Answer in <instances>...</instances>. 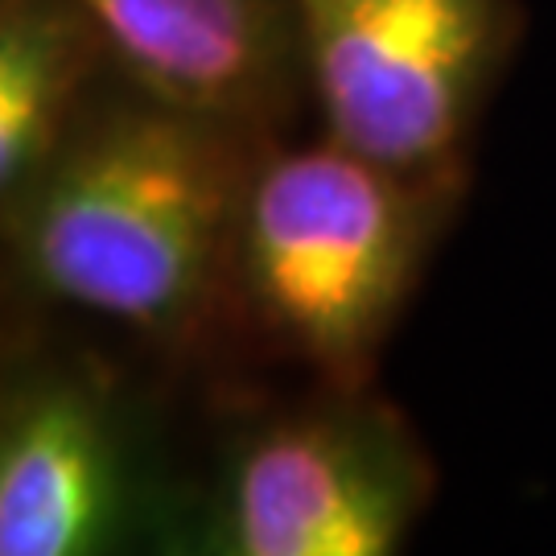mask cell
<instances>
[{
  "label": "cell",
  "instance_id": "cell-1",
  "mask_svg": "<svg viewBox=\"0 0 556 556\" xmlns=\"http://www.w3.org/2000/svg\"><path fill=\"white\" fill-rule=\"evenodd\" d=\"M264 144L132 79L124 96L100 91L4 206L21 285L169 355L199 351L236 321L239 206Z\"/></svg>",
  "mask_w": 556,
  "mask_h": 556
},
{
  "label": "cell",
  "instance_id": "cell-2",
  "mask_svg": "<svg viewBox=\"0 0 556 556\" xmlns=\"http://www.w3.org/2000/svg\"><path fill=\"white\" fill-rule=\"evenodd\" d=\"M462 178H417L321 132L264 144L243 190L231 309L326 388H371Z\"/></svg>",
  "mask_w": 556,
  "mask_h": 556
},
{
  "label": "cell",
  "instance_id": "cell-3",
  "mask_svg": "<svg viewBox=\"0 0 556 556\" xmlns=\"http://www.w3.org/2000/svg\"><path fill=\"white\" fill-rule=\"evenodd\" d=\"M433 457L371 388H326L248 425L199 507L206 556H400L433 498Z\"/></svg>",
  "mask_w": 556,
  "mask_h": 556
},
{
  "label": "cell",
  "instance_id": "cell-4",
  "mask_svg": "<svg viewBox=\"0 0 556 556\" xmlns=\"http://www.w3.org/2000/svg\"><path fill=\"white\" fill-rule=\"evenodd\" d=\"M293 29L326 137L400 174L462 178L516 41L511 0H293Z\"/></svg>",
  "mask_w": 556,
  "mask_h": 556
},
{
  "label": "cell",
  "instance_id": "cell-5",
  "mask_svg": "<svg viewBox=\"0 0 556 556\" xmlns=\"http://www.w3.org/2000/svg\"><path fill=\"white\" fill-rule=\"evenodd\" d=\"M132 404L83 351H21L0 392V556H144Z\"/></svg>",
  "mask_w": 556,
  "mask_h": 556
},
{
  "label": "cell",
  "instance_id": "cell-6",
  "mask_svg": "<svg viewBox=\"0 0 556 556\" xmlns=\"http://www.w3.org/2000/svg\"><path fill=\"white\" fill-rule=\"evenodd\" d=\"M116 71L161 100L268 132L298 96L293 0H79Z\"/></svg>",
  "mask_w": 556,
  "mask_h": 556
},
{
  "label": "cell",
  "instance_id": "cell-7",
  "mask_svg": "<svg viewBox=\"0 0 556 556\" xmlns=\"http://www.w3.org/2000/svg\"><path fill=\"white\" fill-rule=\"evenodd\" d=\"M112 46L79 0H0V206L17 202L100 96Z\"/></svg>",
  "mask_w": 556,
  "mask_h": 556
},
{
  "label": "cell",
  "instance_id": "cell-8",
  "mask_svg": "<svg viewBox=\"0 0 556 556\" xmlns=\"http://www.w3.org/2000/svg\"><path fill=\"white\" fill-rule=\"evenodd\" d=\"M144 556H206L199 532V507H169L165 516L153 523V553Z\"/></svg>",
  "mask_w": 556,
  "mask_h": 556
}]
</instances>
